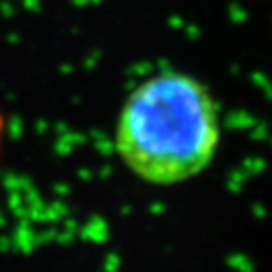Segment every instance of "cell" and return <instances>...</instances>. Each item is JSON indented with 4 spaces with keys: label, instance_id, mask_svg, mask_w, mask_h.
I'll return each mask as SVG.
<instances>
[{
    "label": "cell",
    "instance_id": "6da1fadb",
    "mask_svg": "<svg viewBox=\"0 0 272 272\" xmlns=\"http://www.w3.org/2000/svg\"><path fill=\"white\" fill-rule=\"evenodd\" d=\"M220 138V110L206 85L172 70L132 89L116 130L121 161L155 186L198 176L212 162Z\"/></svg>",
    "mask_w": 272,
    "mask_h": 272
}]
</instances>
